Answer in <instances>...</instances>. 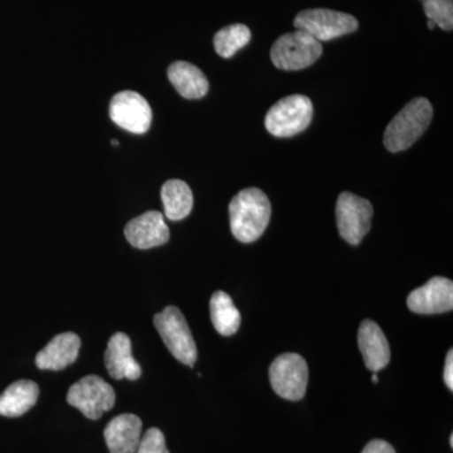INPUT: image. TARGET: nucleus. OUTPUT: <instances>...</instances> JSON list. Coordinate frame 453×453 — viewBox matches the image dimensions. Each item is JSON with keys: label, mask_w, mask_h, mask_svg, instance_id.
<instances>
[{"label": "nucleus", "mask_w": 453, "mask_h": 453, "mask_svg": "<svg viewBox=\"0 0 453 453\" xmlns=\"http://www.w3.org/2000/svg\"><path fill=\"white\" fill-rule=\"evenodd\" d=\"M271 203L258 188L241 190L229 204L231 231L240 242L252 243L266 231Z\"/></svg>", "instance_id": "f257e3e1"}, {"label": "nucleus", "mask_w": 453, "mask_h": 453, "mask_svg": "<svg viewBox=\"0 0 453 453\" xmlns=\"http://www.w3.org/2000/svg\"><path fill=\"white\" fill-rule=\"evenodd\" d=\"M434 109L425 97H417L408 103L387 127L384 146L390 153L407 150L417 142L431 124Z\"/></svg>", "instance_id": "f03ea898"}, {"label": "nucleus", "mask_w": 453, "mask_h": 453, "mask_svg": "<svg viewBox=\"0 0 453 453\" xmlns=\"http://www.w3.org/2000/svg\"><path fill=\"white\" fill-rule=\"evenodd\" d=\"M314 116L311 100L303 95H292L277 101L268 110L265 125L277 138H291L308 129Z\"/></svg>", "instance_id": "7ed1b4c3"}, {"label": "nucleus", "mask_w": 453, "mask_h": 453, "mask_svg": "<svg viewBox=\"0 0 453 453\" xmlns=\"http://www.w3.org/2000/svg\"><path fill=\"white\" fill-rule=\"evenodd\" d=\"M154 325L172 356L193 368L198 357V350L189 325L180 310L168 306L154 316Z\"/></svg>", "instance_id": "20e7f679"}, {"label": "nucleus", "mask_w": 453, "mask_h": 453, "mask_svg": "<svg viewBox=\"0 0 453 453\" xmlns=\"http://www.w3.org/2000/svg\"><path fill=\"white\" fill-rule=\"evenodd\" d=\"M323 55L321 42L309 33L296 31L283 35L271 49V59L283 71H299L314 65Z\"/></svg>", "instance_id": "39448f33"}, {"label": "nucleus", "mask_w": 453, "mask_h": 453, "mask_svg": "<svg viewBox=\"0 0 453 453\" xmlns=\"http://www.w3.org/2000/svg\"><path fill=\"white\" fill-rule=\"evenodd\" d=\"M296 29L309 33L319 42L332 41L356 32L359 23L356 17L332 9H306L294 20Z\"/></svg>", "instance_id": "423d86ee"}, {"label": "nucleus", "mask_w": 453, "mask_h": 453, "mask_svg": "<svg viewBox=\"0 0 453 453\" xmlns=\"http://www.w3.org/2000/svg\"><path fill=\"white\" fill-rule=\"evenodd\" d=\"M270 380L273 390L281 398L300 401L308 388V363L299 354H282L270 366Z\"/></svg>", "instance_id": "0eeeda50"}, {"label": "nucleus", "mask_w": 453, "mask_h": 453, "mask_svg": "<svg viewBox=\"0 0 453 453\" xmlns=\"http://www.w3.org/2000/svg\"><path fill=\"white\" fill-rule=\"evenodd\" d=\"M115 390L98 375H88L68 390V404L81 411L89 419H98L115 405Z\"/></svg>", "instance_id": "6e6552de"}, {"label": "nucleus", "mask_w": 453, "mask_h": 453, "mask_svg": "<svg viewBox=\"0 0 453 453\" xmlns=\"http://www.w3.org/2000/svg\"><path fill=\"white\" fill-rule=\"evenodd\" d=\"M372 217V203L344 192L336 202V226L339 234L348 243L357 246L371 231Z\"/></svg>", "instance_id": "1a4fd4ad"}, {"label": "nucleus", "mask_w": 453, "mask_h": 453, "mask_svg": "<svg viewBox=\"0 0 453 453\" xmlns=\"http://www.w3.org/2000/svg\"><path fill=\"white\" fill-rule=\"evenodd\" d=\"M110 118L121 129L145 134L153 120V111L142 95L134 91L116 94L110 103Z\"/></svg>", "instance_id": "9d476101"}, {"label": "nucleus", "mask_w": 453, "mask_h": 453, "mask_svg": "<svg viewBox=\"0 0 453 453\" xmlns=\"http://www.w3.org/2000/svg\"><path fill=\"white\" fill-rule=\"evenodd\" d=\"M411 311L421 315L443 314L453 309V283L446 277H434L407 299Z\"/></svg>", "instance_id": "9b49d317"}, {"label": "nucleus", "mask_w": 453, "mask_h": 453, "mask_svg": "<svg viewBox=\"0 0 453 453\" xmlns=\"http://www.w3.org/2000/svg\"><path fill=\"white\" fill-rule=\"evenodd\" d=\"M125 237L135 249L149 250L168 242L170 234L163 214L150 211L127 223Z\"/></svg>", "instance_id": "f8f14e48"}, {"label": "nucleus", "mask_w": 453, "mask_h": 453, "mask_svg": "<svg viewBox=\"0 0 453 453\" xmlns=\"http://www.w3.org/2000/svg\"><path fill=\"white\" fill-rule=\"evenodd\" d=\"M105 365L110 377L115 380H138L142 366L133 357L131 340L127 334H113L105 351Z\"/></svg>", "instance_id": "ddd939ff"}, {"label": "nucleus", "mask_w": 453, "mask_h": 453, "mask_svg": "<svg viewBox=\"0 0 453 453\" xmlns=\"http://www.w3.org/2000/svg\"><path fill=\"white\" fill-rule=\"evenodd\" d=\"M80 348L81 339L79 335L74 333L59 334L37 354L35 365L41 371H62L76 362Z\"/></svg>", "instance_id": "4468645a"}, {"label": "nucleus", "mask_w": 453, "mask_h": 453, "mask_svg": "<svg viewBox=\"0 0 453 453\" xmlns=\"http://www.w3.org/2000/svg\"><path fill=\"white\" fill-rule=\"evenodd\" d=\"M104 436L110 453H135L142 436V419L135 414H120L106 426Z\"/></svg>", "instance_id": "2eb2a0df"}, {"label": "nucleus", "mask_w": 453, "mask_h": 453, "mask_svg": "<svg viewBox=\"0 0 453 453\" xmlns=\"http://www.w3.org/2000/svg\"><path fill=\"white\" fill-rule=\"evenodd\" d=\"M362 356L365 357L366 368L377 372L389 365L390 348L388 340L384 335L380 325L372 320H365L357 333Z\"/></svg>", "instance_id": "dca6fc26"}, {"label": "nucleus", "mask_w": 453, "mask_h": 453, "mask_svg": "<svg viewBox=\"0 0 453 453\" xmlns=\"http://www.w3.org/2000/svg\"><path fill=\"white\" fill-rule=\"evenodd\" d=\"M169 81L184 98L198 100L207 95L210 83L196 65L178 61L169 65Z\"/></svg>", "instance_id": "f3484780"}, {"label": "nucleus", "mask_w": 453, "mask_h": 453, "mask_svg": "<svg viewBox=\"0 0 453 453\" xmlns=\"http://www.w3.org/2000/svg\"><path fill=\"white\" fill-rule=\"evenodd\" d=\"M40 396V387L32 380H18L0 395V416L19 417L32 410Z\"/></svg>", "instance_id": "a211bd4d"}, {"label": "nucleus", "mask_w": 453, "mask_h": 453, "mask_svg": "<svg viewBox=\"0 0 453 453\" xmlns=\"http://www.w3.org/2000/svg\"><path fill=\"white\" fill-rule=\"evenodd\" d=\"M162 199L166 219L181 220L193 210V193L186 181L170 179L162 188Z\"/></svg>", "instance_id": "6ab92c4d"}, {"label": "nucleus", "mask_w": 453, "mask_h": 453, "mask_svg": "<svg viewBox=\"0 0 453 453\" xmlns=\"http://www.w3.org/2000/svg\"><path fill=\"white\" fill-rule=\"evenodd\" d=\"M211 318L214 329L220 335H234L240 329V311L235 308L234 300L226 292L217 291L211 295Z\"/></svg>", "instance_id": "aec40b11"}, {"label": "nucleus", "mask_w": 453, "mask_h": 453, "mask_svg": "<svg viewBox=\"0 0 453 453\" xmlns=\"http://www.w3.org/2000/svg\"><path fill=\"white\" fill-rule=\"evenodd\" d=\"M251 41V31L244 25H232L214 35V49L223 58H231Z\"/></svg>", "instance_id": "412c9836"}, {"label": "nucleus", "mask_w": 453, "mask_h": 453, "mask_svg": "<svg viewBox=\"0 0 453 453\" xmlns=\"http://www.w3.org/2000/svg\"><path fill=\"white\" fill-rule=\"evenodd\" d=\"M426 16L446 32L453 28V0H426L423 2Z\"/></svg>", "instance_id": "4be33fe9"}, {"label": "nucleus", "mask_w": 453, "mask_h": 453, "mask_svg": "<svg viewBox=\"0 0 453 453\" xmlns=\"http://www.w3.org/2000/svg\"><path fill=\"white\" fill-rule=\"evenodd\" d=\"M135 453H170L163 432L159 428H149L142 434Z\"/></svg>", "instance_id": "5701e85b"}, {"label": "nucleus", "mask_w": 453, "mask_h": 453, "mask_svg": "<svg viewBox=\"0 0 453 453\" xmlns=\"http://www.w3.org/2000/svg\"><path fill=\"white\" fill-rule=\"evenodd\" d=\"M362 453H395V449L386 441L374 440L365 447Z\"/></svg>", "instance_id": "b1692460"}, {"label": "nucleus", "mask_w": 453, "mask_h": 453, "mask_svg": "<svg viewBox=\"0 0 453 453\" xmlns=\"http://www.w3.org/2000/svg\"><path fill=\"white\" fill-rule=\"evenodd\" d=\"M443 378H445V383L447 388L453 390V351L451 350L447 353L445 372H443Z\"/></svg>", "instance_id": "393cba45"}, {"label": "nucleus", "mask_w": 453, "mask_h": 453, "mask_svg": "<svg viewBox=\"0 0 453 453\" xmlns=\"http://www.w3.org/2000/svg\"><path fill=\"white\" fill-rule=\"evenodd\" d=\"M427 26L429 29H434V27H436V25H434V23L432 22V20H428Z\"/></svg>", "instance_id": "a878e982"}, {"label": "nucleus", "mask_w": 453, "mask_h": 453, "mask_svg": "<svg viewBox=\"0 0 453 453\" xmlns=\"http://www.w3.org/2000/svg\"><path fill=\"white\" fill-rule=\"evenodd\" d=\"M372 381H374V383H378V380H380V378H378L377 374H372Z\"/></svg>", "instance_id": "bb28decb"}, {"label": "nucleus", "mask_w": 453, "mask_h": 453, "mask_svg": "<svg viewBox=\"0 0 453 453\" xmlns=\"http://www.w3.org/2000/svg\"><path fill=\"white\" fill-rule=\"evenodd\" d=\"M449 445L453 447V434H451V437H449Z\"/></svg>", "instance_id": "cd10ccee"}, {"label": "nucleus", "mask_w": 453, "mask_h": 453, "mask_svg": "<svg viewBox=\"0 0 453 453\" xmlns=\"http://www.w3.org/2000/svg\"><path fill=\"white\" fill-rule=\"evenodd\" d=\"M111 144L115 145V146H118L119 145V142H116V140H112Z\"/></svg>", "instance_id": "c85d7f7f"}, {"label": "nucleus", "mask_w": 453, "mask_h": 453, "mask_svg": "<svg viewBox=\"0 0 453 453\" xmlns=\"http://www.w3.org/2000/svg\"><path fill=\"white\" fill-rule=\"evenodd\" d=\"M421 2H422V3H423V2H426V0H421Z\"/></svg>", "instance_id": "c756f323"}]
</instances>
